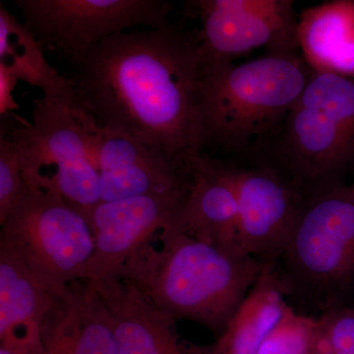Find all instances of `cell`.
<instances>
[{"instance_id": "cell-1", "label": "cell", "mask_w": 354, "mask_h": 354, "mask_svg": "<svg viewBox=\"0 0 354 354\" xmlns=\"http://www.w3.org/2000/svg\"><path fill=\"white\" fill-rule=\"evenodd\" d=\"M97 127L133 140L186 171L201 156L198 30L167 24L113 35L69 62Z\"/></svg>"}, {"instance_id": "cell-2", "label": "cell", "mask_w": 354, "mask_h": 354, "mask_svg": "<svg viewBox=\"0 0 354 354\" xmlns=\"http://www.w3.org/2000/svg\"><path fill=\"white\" fill-rule=\"evenodd\" d=\"M265 265L239 247L164 230L113 278L129 281L176 322L200 324L218 337Z\"/></svg>"}, {"instance_id": "cell-3", "label": "cell", "mask_w": 354, "mask_h": 354, "mask_svg": "<svg viewBox=\"0 0 354 354\" xmlns=\"http://www.w3.org/2000/svg\"><path fill=\"white\" fill-rule=\"evenodd\" d=\"M300 53H266L243 64L201 66L197 100L200 153L242 155L278 137L306 85Z\"/></svg>"}, {"instance_id": "cell-4", "label": "cell", "mask_w": 354, "mask_h": 354, "mask_svg": "<svg viewBox=\"0 0 354 354\" xmlns=\"http://www.w3.org/2000/svg\"><path fill=\"white\" fill-rule=\"evenodd\" d=\"M279 167L304 193L354 174V79L310 70L279 136Z\"/></svg>"}, {"instance_id": "cell-5", "label": "cell", "mask_w": 354, "mask_h": 354, "mask_svg": "<svg viewBox=\"0 0 354 354\" xmlns=\"http://www.w3.org/2000/svg\"><path fill=\"white\" fill-rule=\"evenodd\" d=\"M4 120L1 137L13 144L29 187L59 193L74 208L100 203L95 121L83 120L46 97L35 100L31 120L14 113Z\"/></svg>"}, {"instance_id": "cell-6", "label": "cell", "mask_w": 354, "mask_h": 354, "mask_svg": "<svg viewBox=\"0 0 354 354\" xmlns=\"http://www.w3.org/2000/svg\"><path fill=\"white\" fill-rule=\"evenodd\" d=\"M0 225V243L48 290L88 279L94 234L82 214L59 193L28 188Z\"/></svg>"}, {"instance_id": "cell-7", "label": "cell", "mask_w": 354, "mask_h": 354, "mask_svg": "<svg viewBox=\"0 0 354 354\" xmlns=\"http://www.w3.org/2000/svg\"><path fill=\"white\" fill-rule=\"evenodd\" d=\"M295 283L335 292L354 281V180L304 197L285 255Z\"/></svg>"}, {"instance_id": "cell-8", "label": "cell", "mask_w": 354, "mask_h": 354, "mask_svg": "<svg viewBox=\"0 0 354 354\" xmlns=\"http://www.w3.org/2000/svg\"><path fill=\"white\" fill-rule=\"evenodd\" d=\"M14 3L39 44L68 64L113 35L167 24L174 8L165 0H15Z\"/></svg>"}, {"instance_id": "cell-9", "label": "cell", "mask_w": 354, "mask_h": 354, "mask_svg": "<svg viewBox=\"0 0 354 354\" xmlns=\"http://www.w3.org/2000/svg\"><path fill=\"white\" fill-rule=\"evenodd\" d=\"M187 6L201 22V66L232 62L259 48L300 53L298 14L290 0H196Z\"/></svg>"}, {"instance_id": "cell-10", "label": "cell", "mask_w": 354, "mask_h": 354, "mask_svg": "<svg viewBox=\"0 0 354 354\" xmlns=\"http://www.w3.org/2000/svg\"><path fill=\"white\" fill-rule=\"evenodd\" d=\"M234 167L237 243L264 264L285 255L299 220L304 195L278 165Z\"/></svg>"}, {"instance_id": "cell-11", "label": "cell", "mask_w": 354, "mask_h": 354, "mask_svg": "<svg viewBox=\"0 0 354 354\" xmlns=\"http://www.w3.org/2000/svg\"><path fill=\"white\" fill-rule=\"evenodd\" d=\"M189 191V190H188ZM187 192L143 195L78 209L95 239L88 279L113 278L122 266L165 228L171 227Z\"/></svg>"}, {"instance_id": "cell-12", "label": "cell", "mask_w": 354, "mask_h": 354, "mask_svg": "<svg viewBox=\"0 0 354 354\" xmlns=\"http://www.w3.org/2000/svg\"><path fill=\"white\" fill-rule=\"evenodd\" d=\"M92 139L100 202L189 190L193 171H184L133 140L99 127Z\"/></svg>"}, {"instance_id": "cell-13", "label": "cell", "mask_w": 354, "mask_h": 354, "mask_svg": "<svg viewBox=\"0 0 354 354\" xmlns=\"http://www.w3.org/2000/svg\"><path fill=\"white\" fill-rule=\"evenodd\" d=\"M41 354H118L113 317L94 281L51 291L41 325Z\"/></svg>"}, {"instance_id": "cell-14", "label": "cell", "mask_w": 354, "mask_h": 354, "mask_svg": "<svg viewBox=\"0 0 354 354\" xmlns=\"http://www.w3.org/2000/svg\"><path fill=\"white\" fill-rule=\"evenodd\" d=\"M95 283L113 317L118 354H216L214 344L200 346L181 339L176 321L129 281L109 278Z\"/></svg>"}, {"instance_id": "cell-15", "label": "cell", "mask_w": 354, "mask_h": 354, "mask_svg": "<svg viewBox=\"0 0 354 354\" xmlns=\"http://www.w3.org/2000/svg\"><path fill=\"white\" fill-rule=\"evenodd\" d=\"M237 216L234 165L201 155L193 167L183 208L165 230L215 245L241 248L237 243Z\"/></svg>"}, {"instance_id": "cell-16", "label": "cell", "mask_w": 354, "mask_h": 354, "mask_svg": "<svg viewBox=\"0 0 354 354\" xmlns=\"http://www.w3.org/2000/svg\"><path fill=\"white\" fill-rule=\"evenodd\" d=\"M50 299L51 291L0 243V348L41 354V325Z\"/></svg>"}, {"instance_id": "cell-17", "label": "cell", "mask_w": 354, "mask_h": 354, "mask_svg": "<svg viewBox=\"0 0 354 354\" xmlns=\"http://www.w3.org/2000/svg\"><path fill=\"white\" fill-rule=\"evenodd\" d=\"M299 53L310 70L354 79V0H333L298 14Z\"/></svg>"}, {"instance_id": "cell-18", "label": "cell", "mask_w": 354, "mask_h": 354, "mask_svg": "<svg viewBox=\"0 0 354 354\" xmlns=\"http://www.w3.org/2000/svg\"><path fill=\"white\" fill-rule=\"evenodd\" d=\"M0 67L18 81L39 88L43 97L62 104L85 120H94L73 82L60 75L44 55V48L23 21L0 4Z\"/></svg>"}, {"instance_id": "cell-19", "label": "cell", "mask_w": 354, "mask_h": 354, "mask_svg": "<svg viewBox=\"0 0 354 354\" xmlns=\"http://www.w3.org/2000/svg\"><path fill=\"white\" fill-rule=\"evenodd\" d=\"M286 286L266 264L223 334L214 342L216 354H257L261 344L290 308Z\"/></svg>"}, {"instance_id": "cell-20", "label": "cell", "mask_w": 354, "mask_h": 354, "mask_svg": "<svg viewBox=\"0 0 354 354\" xmlns=\"http://www.w3.org/2000/svg\"><path fill=\"white\" fill-rule=\"evenodd\" d=\"M319 329L318 319L297 313L290 307L262 342L257 354H317Z\"/></svg>"}, {"instance_id": "cell-21", "label": "cell", "mask_w": 354, "mask_h": 354, "mask_svg": "<svg viewBox=\"0 0 354 354\" xmlns=\"http://www.w3.org/2000/svg\"><path fill=\"white\" fill-rule=\"evenodd\" d=\"M318 320L317 354L354 353V308L330 307Z\"/></svg>"}, {"instance_id": "cell-22", "label": "cell", "mask_w": 354, "mask_h": 354, "mask_svg": "<svg viewBox=\"0 0 354 354\" xmlns=\"http://www.w3.org/2000/svg\"><path fill=\"white\" fill-rule=\"evenodd\" d=\"M29 186L26 183L17 153L8 139L0 138V221L17 204Z\"/></svg>"}, {"instance_id": "cell-23", "label": "cell", "mask_w": 354, "mask_h": 354, "mask_svg": "<svg viewBox=\"0 0 354 354\" xmlns=\"http://www.w3.org/2000/svg\"><path fill=\"white\" fill-rule=\"evenodd\" d=\"M18 80L8 71L0 67V115L1 118L13 113L19 108L13 97L14 88Z\"/></svg>"}, {"instance_id": "cell-24", "label": "cell", "mask_w": 354, "mask_h": 354, "mask_svg": "<svg viewBox=\"0 0 354 354\" xmlns=\"http://www.w3.org/2000/svg\"><path fill=\"white\" fill-rule=\"evenodd\" d=\"M0 354H21L4 348H0Z\"/></svg>"}, {"instance_id": "cell-25", "label": "cell", "mask_w": 354, "mask_h": 354, "mask_svg": "<svg viewBox=\"0 0 354 354\" xmlns=\"http://www.w3.org/2000/svg\"><path fill=\"white\" fill-rule=\"evenodd\" d=\"M351 354H354V353H351Z\"/></svg>"}]
</instances>
